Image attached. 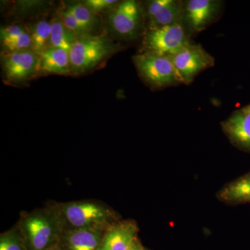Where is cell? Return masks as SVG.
Segmentation results:
<instances>
[{"label": "cell", "mask_w": 250, "mask_h": 250, "mask_svg": "<svg viewBox=\"0 0 250 250\" xmlns=\"http://www.w3.org/2000/svg\"><path fill=\"white\" fill-rule=\"evenodd\" d=\"M18 228L27 250H48L59 244L65 225L55 202L22 212Z\"/></svg>", "instance_id": "6da1fadb"}, {"label": "cell", "mask_w": 250, "mask_h": 250, "mask_svg": "<svg viewBox=\"0 0 250 250\" xmlns=\"http://www.w3.org/2000/svg\"><path fill=\"white\" fill-rule=\"evenodd\" d=\"M220 202L229 205L250 203V171L229 182L217 193Z\"/></svg>", "instance_id": "5bb4252c"}, {"label": "cell", "mask_w": 250, "mask_h": 250, "mask_svg": "<svg viewBox=\"0 0 250 250\" xmlns=\"http://www.w3.org/2000/svg\"><path fill=\"white\" fill-rule=\"evenodd\" d=\"M0 250H27L17 223L0 235Z\"/></svg>", "instance_id": "ac0fdd59"}, {"label": "cell", "mask_w": 250, "mask_h": 250, "mask_svg": "<svg viewBox=\"0 0 250 250\" xmlns=\"http://www.w3.org/2000/svg\"><path fill=\"white\" fill-rule=\"evenodd\" d=\"M117 2L118 1L115 0H88L85 1V6L91 11H100L111 7Z\"/></svg>", "instance_id": "603a6c76"}, {"label": "cell", "mask_w": 250, "mask_h": 250, "mask_svg": "<svg viewBox=\"0 0 250 250\" xmlns=\"http://www.w3.org/2000/svg\"><path fill=\"white\" fill-rule=\"evenodd\" d=\"M134 60L141 76L153 88L182 83L170 57L143 52L134 57Z\"/></svg>", "instance_id": "3957f363"}, {"label": "cell", "mask_w": 250, "mask_h": 250, "mask_svg": "<svg viewBox=\"0 0 250 250\" xmlns=\"http://www.w3.org/2000/svg\"><path fill=\"white\" fill-rule=\"evenodd\" d=\"M139 231L134 220H119L106 229L100 250H128Z\"/></svg>", "instance_id": "4fadbf2b"}, {"label": "cell", "mask_w": 250, "mask_h": 250, "mask_svg": "<svg viewBox=\"0 0 250 250\" xmlns=\"http://www.w3.org/2000/svg\"><path fill=\"white\" fill-rule=\"evenodd\" d=\"M2 44L10 52H20L29 50V47L32 46V40L30 34L26 31L14 40L3 42Z\"/></svg>", "instance_id": "ffe728a7"}, {"label": "cell", "mask_w": 250, "mask_h": 250, "mask_svg": "<svg viewBox=\"0 0 250 250\" xmlns=\"http://www.w3.org/2000/svg\"><path fill=\"white\" fill-rule=\"evenodd\" d=\"M107 229H65L59 246L62 250H100Z\"/></svg>", "instance_id": "30bf717a"}, {"label": "cell", "mask_w": 250, "mask_h": 250, "mask_svg": "<svg viewBox=\"0 0 250 250\" xmlns=\"http://www.w3.org/2000/svg\"><path fill=\"white\" fill-rule=\"evenodd\" d=\"M142 20V10L138 1L126 0L117 6L110 16L113 31L122 37L133 39L137 36Z\"/></svg>", "instance_id": "ba28073f"}, {"label": "cell", "mask_w": 250, "mask_h": 250, "mask_svg": "<svg viewBox=\"0 0 250 250\" xmlns=\"http://www.w3.org/2000/svg\"><path fill=\"white\" fill-rule=\"evenodd\" d=\"M184 22L147 29L143 41L144 52L170 56L191 43Z\"/></svg>", "instance_id": "277c9868"}, {"label": "cell", "mask_w": 250, "mask_h": 250, "mask_svg": "<svg viewBox=\"0 0 250 250\" xmlns=\"http://www.w3.org/2000/svg\"><path fill=\"white\" fill-rule=\"evenodd\" d=\"M128 250H147L146 248L143 247L141 242L139 241V238H135L132 243H131V246H129Z\"/></svg>", "instance_id": "cb8c5ba5"}, {"label": "cell", "mask_w": 250, "mask_h": 250, "mask_svg": "<svg viewBox=\"0 0 250 250\" xmlns=\"http://www.w3.org/2000/svg\"><path fill=\"white\" fill-rule=\"evenodd\" d=\"M113 46L103 36L77 39L69 52L70 69L75 72L93 68L111 53Z\"/></svg>", "instance_id": "5b68a950"}, {"label": "cell", "mask_w": 250, "mask_h": 250, "mask_svg": "<svg viewBox=\"0 0 250 250\" xmlns=\"http://www.w3.org/2000/svg\"><path fill=\"white\" fill-rule=\"evenodd\" d=\"M51 31H52V22L47 21H41L36 24L32 34H31L32 40L31 48L33 51L40 56L49 44Z\"/></svg>", "instance_id": "e0dca14e"}, {"label": "cell", "mask_w": 250, "mask_h": 250, "mask_svg": "<svg viewBox=\"0 0 250 250\" xmlns=\"http://www.w3.org/2000/svg\"><path fill=\"white\" fill-rule=\"evenodd\" d=\"M25 31V29H23L21 26L19 25H12L3 28L1 30V42L3 43L7 41L14 40L18 36L22 35L23 33Z\"/></svg>", "instance_id": "7402d4cb"}, {"label": "cell", "mask_w": 250, "mask_h": 250, "mask_svg": "<svg viewBox=\"0 0 250 250\" xmlns=\"http://www.w3.org/2000/svg\"><path fill=\"white\" fill-rule=\"evenodd\" d=\"M221 126L233 146L250 154V104L233 111Z\"/></svg>", "instance_id": "9c48e42d"}, {"label": "cell", "mask_w": 250, "mask_h": 250, "mask_svg": "<svg viewBox=\"0 0 250 250\" xmlns=\"http://www.w3.org/2000/svg\"><path fill=\"white\" fill-rule=\"evenodd\" d=\"M40 67V56L34 51L10 52L4 57V70L8 80L16 82L31 77Z\"/></svg>", "instance_id": "7c38bea8"}, {"label": "cell", "mask_w": 250, "mask_h": 250, "mask_svg": "<svg viewBox=\"0 0 250 250\" xmlns=\"http://www.w3.org/2000/svg\"><path fill=\"white\" fill-rule=\"evenodd\" d=\"M80 23L85 31H88L93 26L94 18L91 11L85 5L77 4L72 5L67 9Z\"/></svg>", "instance_id": "d6986e66"}, {"label": "cell", "mask_w": 250, "mask_h": 250, "mask_svg": "<svg viewBox=\"0 0 250 250\" xmlns=\"http://www.w3.org/2000/svg\"><path fill=\"white\" fill-rule=\"evenodd\" d=\"M182 83L188 85L200 72L214 66L215 59L200 44H189L170 56Z\"/></svg>", "instance_id": "8992f818"}, {"label": "cell", "mask_w": 250, "mask_h": 250, "mask_svg": "<svg viewBox=\"0 0 250 250\" xmlns=\"http://www.w3.org/2000/svg\"><path fill=\"white\" fill-rule=\"evenodd\" d=\"M56 204L65 229L108 228L121 220V215L103 202L82 200Z\"/></svg>", "instance_id": "7a4b0ae2"}, {"label": "cell", "mask_w": 250, "mask_h": 250, "mask_svg": "<svg viewBox=\"0 0 250 250\" xmlns=\"http://www.w3.org/2000/svg\"><path fill=\"white\" fill-rule=\"evenodd\" d=\"M218 0H188L184 1L183 22L190 31L200 32L215 22L221 10Z\"/></svg>", "instance_id": "52a82bcc"}, {"label": "cell", "mask_w": 250, "mask_h": 250, "mask_svg": "<svg viewBox=\"0 0 250 250\" xmlns=\"http://www.w3.org/2000/svg\"><path fill=\"white\" fill-rule=\"evenodd\" d=\"M48 250H62V248H61V247L59 246L58 245H57V246H55L53 247V248H51V249H49Z\"/></svg>", "instance_id": "d4e9b609"}, {"label": "cell", "mask_w": 250, "mask_h": 250, "mask_svg": "<svg viewBox=\"0 0 250 250\" xmlns=\"http://www.w3.org/2000/svg\"><path fill=\"white\" fill-rule=\"evenodd\" d=\"M60 18L62 19V22H63L64 25L69 30L73 32L75 35H82V34L87 32L84 28L82 27L80 23L77 22L73 15L67 9L66 11H62V14H61Z\"/></svg>", "instance_id": "44dd1931"}, {"label": "cell", "mask_w": 250, "mask_h": 250, "mask_svg": "<svg viewBox=\"0 0 250 250\" xmlns=\"http://www.w3.org/2000/svg\"><path fill=\"white\" fill-rule=\"evenodd\" d=\"M76 36L64 25L60 17L55 18L52 22L48 47L65 49L69 52L77 40Z\"/></svg>", "instance_id": "2e32d148"}, {"label": "cell", "mask_w": 250, "mask_h": 250, "mask_svg": "<svg viewBox=\"0 0 250 250\" xmlns=\"http://www.w3.org/2000/svg\"><path fill=\"white\" fill-rule=\"evenodd\" d=\"M147 29L166 27L184 22V1L152 0L147 2Z\"/></svg>", "instance_id": "8fae6325"}, {"label": "cell", "mask_w": 250, "mask_h": 250, "mask_svg": "<svg viewBox=\"0 0 250 250\" xmlns=\"http://www.w3.org/2000/svg\"><path fill=\"white\" fill-rule=\"evenodd\" d=\"M40 67L48 73L67 75L70 72V56L65 49L47 47L40 55Z\"/></svg>", "instance_id": "9a60e30c"}]
</instances>
